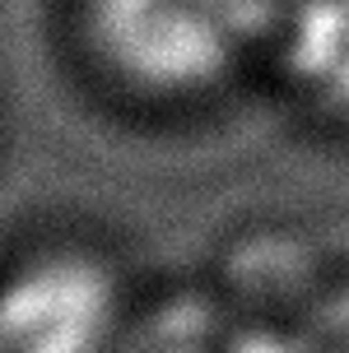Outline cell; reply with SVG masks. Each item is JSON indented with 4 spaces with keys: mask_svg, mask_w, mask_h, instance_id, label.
Masks as SVG:
<instances>
[{
    "mask_svg": "<svg viewBox=\"0 0 349 353\" xmlns=\"http://www.w3.org/2000/svg\"><path fill=\"white\" fill-rule=\"evenodd\" d=\"M294 353H349V279L317 288L289 330Z\"/></svg>",
    "mask_w": 349,
    "mask_h": 353,
    "instance_id": "obj_5",
    "label": "cell"
},
{
    "mask_svg": "<svg viewBox=\"0 0 349 353\" xmlns=\"http://www.w3.org/2000/svg\"><path fill=\"white\" fill-rule=\"evenodd\" d=\"M126 325L122 274L98 251H37L0 279V353H117Z\"/></svg>",
    "mask_w": 349,
    "mask_h": 353,
    "instance_id": "obj_2",
    "label": "cell"
},
{
    "mask_svg": "<svg viewBox=\"0 0 349 353\" xmlns=\"http://www.w3.org/2000/svg\"><path fill=\"white\" fill-rule=\"evenodd\" d=\"M284 321L219 293H173L131 316L117 353H294Z\"/></svg>",
    "mask_w": 349,
    "mask_h": 353,
    "instance_id": "obj_3",
    "label": "cell"
},
{
    "mask_svg": "<svg viewBox=\"0 0 349 353\" xmlns=\"http://www.w3.org/2000/svg\"><path fill=\"white\" fill-rule=\"evenodd\" d=\"M284 0H84L79 33L98 70L140 98H205L270 52Z\"/></svg>",
    "mask_w": 349,
    "mask_h": 353,
    "instance_id": "obj_1",
    "label": "cell"
},
{
    "mask_svg": "<svg viewBox=\"0 0 349 353\" xmlns=\"http://www.w3.org/2000/svg\"><path fill=\"white\" fill-rule=\"evenodd\" d=\"M270 56L303 103L349 121V0H284Z\"/></svg>",
    "mask_w": 349,
    "mask_h": 353,
    "instance_id": "obj_4",
    "label": "cell"
}]
</instances>
